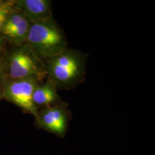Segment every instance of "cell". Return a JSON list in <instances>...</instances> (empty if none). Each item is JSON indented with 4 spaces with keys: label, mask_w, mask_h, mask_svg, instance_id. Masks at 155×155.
Listing matches in <instances>:
<instances>
[{
    "label": "cell",
    "mask_w": 155,
    "mask_h": 155,
    "mask_svg": "<svg viewBox=\"0 0 155 155\" xmlns=\"http://www.w3.org/2000/svg\"><path fill=\"white\" fill-rule=\"evenodd\" d=\"M45 63L47 77L58 90L74 89L84 80L87 55L79 50L68 48Z\"/></svg>",
    "instance_id": "6da1fadb"
},
{
    "label": "cell",
    "mask_w": 155,
    "mask_h": 155,
    "mask_svg": "<svg viewBox=\"0 0 155 155\" xmlns=\"http://www.w3.org/2000/svg\"><path fill=\"white\" fill-rule=\"evenodd\" d=\"M26 44L42 60L58 55L68 48L65 34L53 18L31 24Z\"/></svg>",
    "instance_id": "7a4b0ae2"
},
{
    "label": "cell",
    "mask_w": 155,
    "mask_h": 155,
    "mask_svg": "<svg viewBox=\"0 0 155 155\" xmlns=\"http://www.w3.org/2000/svg\"><path fill=\"white\" fill-rule=\"evenodd\" d=\"M8 67L13 80L32 79L40 82L47 77L45 62L27 44L20 45L12 53Z\"/></svg>",
    "instance_id": "3957f363"
},
{
    "label": "cell",
    "mask_w": 155,
    "mask_h": 155,
    "mask_svg": "<svg viewBox=\"0 0 155 155\" xmlns=\"http://www.w3.org/2000/svg\"><path fill=\"white\" fill-rule=\"evenodd\" d=\"M39 82L32 79L13 80L6 84L2 95L25 113L37 116L38 110L33 104L32 96Z\"/></svg>",
    "instance_id": "277c9868"
},
{
    "label": "cell",
    "mask_w": 155,
    "mask_h": 155,
    "mask_svg": "<svg viewBox=\"0 0 155 155\" xmlns=\"http://www.w3.org/2000/svg\"><path fill=\"white\" fill-rule=\"evenodd\" d=\"M66 106L67 105L52 106L38 110L35 117L37 127L58 137H64L71 119L70 111Z\"/></svg>",
    "instance_id": "5b68a950"
},
{
    "label": "cell",
    "mask_w": 155,
    "mask_h": 155,
    "mask_svg": "<svg viewBox=\"0 0 155 155\" xmlns=\"http://www.w3.org/2000/svg\"><path fill=\"white\" fill-rule=\"evenodd\" d=\"M15 7L31 24L52 18L51 2L48 0H18Z\"/></svg>",
    "instance_id": "8992f818"
},
{
    "label": "cell",
    "mask_w": 155,
    "mask_h": 155,
    "mask_svg": "<svg viewBox=\"0 0 155 155\" xmlns=\"http://www.w3.org/2000/svg\"><path fill=\"white\" fill-rule=\"evenodd\" d=\"M32 101L38 110L39 107L66 105L58 94L55 84L50 80L45 83L39 82L33 91Z\"/></svg>",
    "instance_id": "52a82bcc"
},
{
    "label": "cell",
    "mask_w": 155,
    "mask_h": 155,
    "mask_svg": "<svg viewBox=\"0 0 155 155\" xmlns=\"http://www.w3.org/2000/svg\"><path fill=\"white\" fill-rule=\"evenodd\" d=\"M31 24L24 18L20 24L8 33L6 38L10 41L17 45H22L26 43L28 38Z\"/></svg>",
    "instance_id": "ba28073f"
},
{
    "label": "cell",
    "mask_w": 155,
    "mask_h": 155,
    "mask_svg": "<svg viewBox=\"0 0 155 155\" xmlns=\"http://www.w3.org/2000/svg\"><path fill=\"white\" fill-rule=\"evenodd\" d=\"M13 5V3L9 2L4 3L0 6V31H1L6 19L10 14Z\"/></svg>",
    "instance_id": "9c48e42d"
},
{
    "label": "cell",
    "mask_w": 155,
    "mask_h": 155,
    "mask_svg": "<svg viewBox=\"0 0 155 155\" xmlns=\"http://www.w3.org/2000/svg\"><path fill=\"white\" fill-rule=\"evenodd\" d=\"M2 71V63H1V61L0 60V77L1 76Z\"/></svg>",
    "instance_id": "30bf717a"
},
{
    "label": "cell",
    "mask_w": 155,
    "mask_h": 155,
    "mask_svg": "<svg viewBox=\"0 0 155 155\" xmlns=\"http://www.w3.org/2000/svg\"><path fill=\"white\" fill-rule=\"evenodd\" d=\"M2 39L0 38V49L2 47Z\"/></svg>",
    "instance_id": "8fae6325"
},
{
    "label": "cell",
    "mask_w": 155,
    "mask_h": 155,
    "mask_svg": "<svg viewBox=\"0 0 155 155\" xmlns=\"http://www.w3.org/2000/svg\"><path fill=\"white\" fill-rule=\"evenodd\" d=\"M2 2H1V1H0V6H1V5H2Z\"/></svg>",
    "instance_id": "7c38bea8"
}]
</instances>
